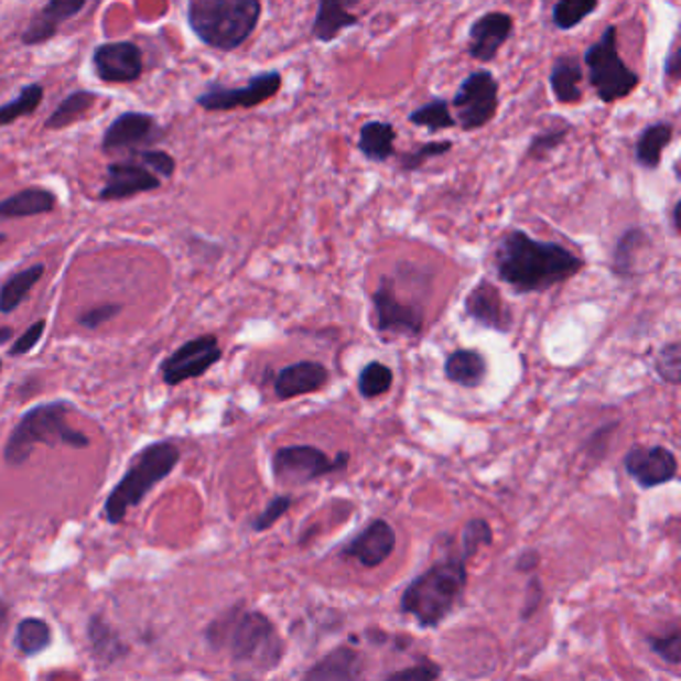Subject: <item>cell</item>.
<instances>
[{
  "label": "cell",
  "mask_w": 681,
  "mask_h": 681,
  "mask_svg": "<svg viewBox=\"0 0 681 681\" xmlns=\"http://www.w3.org/2000/svg\"><path fill=\"white\" fill-rule=\"evenodd\" d=\"M586 268L568 246L533 238L522 228L501 236L494 250L496 277L516 294H540L564 284Z\"/></svg>",
  "instance_id": "1"
},
{
  "label": "cell",
  "mask_w": 681,
  "mask_h": 681,
  "mask_svg": "<svg viewBox=\"0 0 681 681\" xmlns=\"http://www.w3.org/2000/svg\"><path fill=\"white\" fill-rule=\"evenodd\" d=\"M204 638L213 650H226L235 663L258 671L277 670L284 658V641L272 619L240 604L210 621Z\"/></svg>",
  "instance_id": "2"
},
{
  "label": "cell",
  "mask_w": 681,
  "mask_h": 681,
  "mask_svg": "<svg viewBox=\"0 0 681 681\" xmlns=\"http://www.w3.org/2000/svg\"><path fill=\"white\" fill-rule=\"evenodd\" d=\"M468 586L466 560L450 558L414 577L400 597V609L422 628H437L456 609Z\"/></svg>",
  "instance_id": "3"
},
{
  "label": "cell",
  "mask_w": 681,
  "mask_h": 681,
  "mask_svg": "<svg viewBox=\"0 0 681 681\" xmlns=\"http://www.w3.org/2000/svg\"><path fill=\"white\" fill-rule=\"evenodd\" d=\"M75 412V406L68 400H54L44 404L32 406L21 415L17 426L12 428L11 436L4 444V462L11 468H21L36 446H66L85 450L90 446V437L85 432L68 426L66 418Z\"/></svg>",
  "instance_id": "4"
},
{
  "label": "cell",
  "mask_w": 681,
  "mask_h": 681,
  "mask_svg": "<svg viewBox=\"0 0 681 681\" xmlns=\"http://www.w3.org/2000/svg\"><path fill=\"white\" fill-rule=\"evenodd\" d=\"M262 9L258 0H191L186 21L204 46L235 53L255 34Z\"/></svg>",
  "instance_id": "5"
},
{
  "label": "cell",
  "mask_w": 681,
  "mask_h": 681,
  "mask_svg": "<svg viewBox=\"0 0 681 681\" xmlns=\"http://www.w3.org/2000/svg\"><path fill=\"white\" fill-rule=\"evenodd\" d=\"M179 462L181 447L169 440H159L139 450L130 460L125 476L118 479L105 500L102 511L107 522L112 526L125 522L128 510L139 508L150 491L171 476Z\"/></svg>",
  "instance_id": "6"
},
{
  "label": "cell",
  "mask_w": 681,
  "mask_h": 681,
  "mask_svg": "<svg viewBox=\"0 0 681 681\" xmlns=\"http://www.w3.org/2000/svg\"><path fill=\"white\" fill-rule=\"evenodd\" d=\"M587 83L594 88L597 100L614 105L626 100L638 90L639 75L629 68L619 53L618 26L609 24L596 43L590 44L584 53Z\"/></svg>",
  "instance_id": "7"
},
{
  "label": "cell",
  "mask_w": 681,
  "mask_h": 681,
  "mask_svg": "<svg viewBox=\"0 0 681 681\" xmlns=\"http://www.w3.org/2000/svg\"><path fill=\"white\" fill-rule=\"evenodd\" d=\"M350 454L338 452L331 458L324 450L310 444L278 447L272 456V474L282 486H306L320 478H326L336 472L348 468Z\"/></svg>",
  "instance_id": "8"
},
{
  "label": "cell",
  "mask_w": 681,
  "mask_h": 681,
  "mask_svg": "<svg viewBox=\"0 0 681 681\" xmlns=\"http://www.w3.org/2000/svg\"><path fill=\"white\" fill-rule=\"evenodd\" d=\"M456 127L464 132H474L488 127L500 108V85L488 68L472 71L460 83L456 95L450 102Z\"/></svg>",
  "instance_id": "9"
},
{
  "label": "cell",
  "mask_w": 681,
  "mask_h": 681,
  "mask_svg": "<svg viewBox=\"0 0 681 681\" xmlns=\"http://www.w3.org/2000/svg\"><path fill=\"white\" fill-rule=\"evenodd\" d=\"M426 314L424 306L406 302L396 292L394 280L380 278L372 292V326L382 336H404L418 338L424 332Z\"/></svg>",
  "instance_id": "10"
},
{
  "label": "cell",
  "mask_w": 681,
  "mask_h": 681,
  "mask_svg": "<svg viewBox=\"0 0 681 681\" xmlns=\"http://www.w3.org/2000/svg\"><path fill=\"white\" fill-rule=\"evenodd\" d=\"M282 80L284 78L280 71H264L250 76L245 86L210 83L201 95L196 96V105L206 112H230L238 108L250 110L272 100L280 93Z\"/></svg>",
  "instance_id": "11"
},
{
  "label": "cell",
  "mask_w": 681,
  "mask_h": 681,
  "mask_svg": "<svg viewBox=\"0 0 681 681\" xmlns=\"http://www.w3.org/2000/svg\"><path fill=\"white\" fill-rule=\"evenodd\" d=\"M223 360V348L214 334L184 342L171 356L160 363V376L166 386H181L188 380L203 378Z\"/></svg>",
  "instance_id": "12"
},
{
  "label": "cell",
  "mask_w": 681,
  "mask_h": 681,
  "mask_svg": "<svg viewBox=\"0 0 681 681\" xmlns=\"http://www.w3.org/2000/svg\"><path fill=\"white\" fill-rule=\"evenodd\" d=\"M162 137L164 130L156 117H152L149 112L127 110L108 125L102 134L100 149L105 154H120V152L132 154L139 150H149L152 144L160 142Z\"/></svg>",
  "instance_id": "13"
},
{
  "label": "cell",
  "mask_w": 681,
  "mask_h": 681,
  "mask_svg": "<svg viewBox=\"0 0 681 681\" xmlns=\"http://www.w3.org/2000/svg\"><path fill=\"white\" fill-rule=\"evenodd\" d=\"M464 314L479 328L496 332L501 336H508L516 324L514 310L501 296L500 288L488 278H482L469 288L464 299Z\"/></svg>",
  "instance_id": "14"
},
{
  "label": "cell",
  "mask_w": 681,
  "mask_h": 681,
  "mask_svg": "<svg viewBox=\"0 0 681 681\" xmlns=\"http://www.w3.org/2000/svg\"><path fill=\"white\" fill-rule=\"evenodd\" d=\"M93 68L105 85H130L144 73V54L130 41L98 44L93 53Z\"/></svg>",
  "instance_id": "15"
},
{
  "label": "cell",
  "mask_w": 681,
  "mask_h": 681,
  "mask_svg": "<svg viewBox=\"0 0 681 681\" xmlns=\"http://www.w3.org/2000/svg\"><path fill=\"white\" fill-rule=\"evenodd\" d=\"M162 186L156 174L140 164L139 160L127 156V159L115 160L107 166V179L102 188L98 191L100 203H118L134 198L144 192L159 191Z\"/></svg>",
  "instance_id": "16"
},
{
  "label": "cell",
  "mask_w": 681,
  "mask_h": 681,
  "mask_svg": "<svg viewBox=\"0 0 681 681\" xmlns=\"http://www.w3.org/2000/svg\"><path fill=\"white\" fill-rule=\"evenodd\" d=\"M624 468L641 490L670 484L678 476V458L666 446H636L624 456Z\"/></svg>",
  "instance_id": "17"
},
{
  "label": "cell",
  "mask_w": 681,
  "mask_h": 681,
  "mask_svg": "<svg viewBox=\"0 0 681 681\" xmlns=\"http://www.w3.org/2000/svg\"><path fill=\"white\" fill-rule=\"evenodd\" d=\"M514 34L510 12L488 11L469 24L468 54L476 63L491 64Z\"/></svg>",
  "instance_id": "18"
},
{
  "label": "cell",
  "mask_w": 681,
  "mask_h": 681,
  "mask_svg": "<svg viewBox=\"0 0 681 681\" xmlns=\"http://www.w3.org/2000/svg\"><path fill=\"white\" fill-rule=\"evenodd\" d=\"M396 550V532L390 523L376 518L342 548V558L356 560L364 568L382 565Z\"/></svg>",
  "instance_id": "19"
},
{
  "label": "cell",
  "mask_w": 681,
  "mask_h": 681,
  "mask_svg": "<svg viewBox=\"0 0 681 681\" xmlns=\"http://www.w3.org/2000/svg\"><path fill=\"white\" fill-rule=\"evenodd\" d=\"M331 382V370L318 360H300L288 364L274 376V394L278 400H294L300 396L314 394Z\"/></svg>",
  "instance_id": "20"
},
{
  "label": "cell",
  "mask_w": 681,
  "mask_h": 681,
  "mask_svg": "<svg viewBox=\"0 0 681 681\" xmlns=\"http://www.w3.org/2000/svg\"><path fill=\"white\" fill-rule=\"evenodd\" d=\"M85 7V0H51V2H46L41 11L32 14L29 26L22 32L21 43L24 46H39V44L53 41L64 22L71 21Z\"/></svg>",
  "instance_id": "21"
},
{
  "label": "cell",
  "mask_w": 681,
  "mask_h": 681,
  "mask_svg": "<svg viewBox=\"0 0 681 681\" xmlns=\"http://www.w3.org/2000/svg\"><path fill=\"white\" fill-rule=\"evenodd\" d=\"M86 641L100 670L112 668L130 656V646L100 614H93L86 621Z\"/></svg>",
  "instance_id": "22"
},
{
  "label": "cell",
  "mask_w": 681,
  "mask_h": 681,
  "mask_svg": "<svg viewBox=\"0 0 681 681\" xmlns=\"http://www.w3.org/2000/svg\"><path fill=\"white\" fill-rule=\"evenodd\" d=\"M352 4L338 0H320L310 34L314 41L331 44L340 39L342 32L360 26V17L350 11Z\"/></svg>",
  "instance_id": "23"
},
{
  "label": "cell",
  "mask_w": 681,
  "mask_h": 681,
  "mask_svg": "<svg viewBox=\"0 0 681 681\" xmlns=\"http://www.w3.org/2000/svg\"><path fill=\"white\" fill-rule=\"evenodd\" d=\"M488 360L476 348H456L444 360V378L460 388L476 390L488 378Z\"/></svg>",
  "instance_id": "24"
},
{
  "label": "cell",
  "mask_w": 681,
  "mask_h": 681,
  "mask_svg": "<svg viewBox=\"0 0 681 681\" xmlns=\"http://www.w3.org/2000/svg\"><path fill=\"white\" fill-rule=\"evenodd\" d=\"M363 673V656L350 646H338L316 661L304 681H358Z\"/></svg>",
  "instance_id": "25"
},
{
  "label": "cell",
  "mask_w": 681,
  "mask_h": 681,
  "mask_svg": "<svg viewBox=\"0 0 681 681\" xmlns=\"http://www.w3.org/2000/svg\"><path fill=\"white\" fill-rule=\"evenodd\" d=\"M650 238L644 228L629 226L621 235L616 238L609 255V270L612 277L618 278L621 282H631L638 277L639 252L648 246Z\"/></svg>",
  "instance_id": "26"
},
{
  "label": "cell",
  "mask_w": 681,
  "mask_h": 681,
  "mask_svg": "<svg viewBox=\"0 0 681 681\" xmlns=\"http://www.w3.org/2000/svg\"><path fill=\"white\" fill-rule=\"evenodd\" d=\"M550 88L560 105H575L584 98V64L574 53L560 54L550 68Z\"/></svg>",
  "instance_id": "27"
},
{
  "label": "cell",
  "mask_w": 681,
  "mask_h": 681,
  "mask_svg": "<svg viewBox=\"0 0 681 681\" xmlns=\"http://www.w3.org/2000/svg\"><path fill=\"white\" fill-rule=\"evenodd\" d=\"M58 196L51 188L31 186L0 201V220H19L54 213Z\"/></svg>",
  "instance_id": "28"
},
{
  "label": "cell",
  "mask_w": 681,
  "mask_h": 681,
  "mask_svg": "<svg viewBox=\"0 0 681 681\" xmlns=\"http://www.w3.org/2000/svg\"><path fill=\"white\" fill-rule=\"evenodd\" d=\"M675 137V127L670 120H656L639 132L634 160L641 171H658L661 166L663 150L668 149Z\"/></svg>",
  "instance_id": "29"
},
{
  "label": "cell",
  "mask_w": 681,
  "mask_h": 681,
  "mask_svg": "<svg viewBox=\"0 0 681 681\" xmlns=\"http://www.w3.org/2000/svg\"><path fill=\"white\" fill-rule=\"evenodd\" d=\"M396 139L398 132L392 122L386 120H368L358 132V150L364 159L383 164L396 156Z\"/></svg>",
  "instance_id": "30"
},
{
  "label": "cell",
  "mask_w": 681,
  "mask_h": 681,
  "mask_svg": "<svg viewBox=\"0 0 681 681\" xmlns=\"http://www.w3.org/2000/svg\"><path fill=\"white\" fill-rule=\"evenodd\" d=\"M44 272H46L44 264H32L12 274L0 287V314H12L14 310H19L22 302L31 296L32 288L43 280Z\"/></svg>",
  "instance_id": "31"
},
{
  "label": "cell",
  "mask_w": 681,
  "mask_h": 681,
  "mask_svg": "<svg viewBox=\"0 0 681 681\" xmlns=\"http://www.w3.org/2000/svg\"><path fill=\"white\" fill-rule=\"evenodd\" d=\"M96 100H98V95L93 90L71 93L58 107L54 108L53 115L44 120V128L46 130H63V128L73 127L93 110Z\"/></svg>",
  "instance_id": "32"
},
{
  "label": "cell",
  "mask_w": 681,
  "mask_h": 681,
  "mask_svg": "<svg viewBox=\"0 0 681 681\" xmlns=\"http://www.w3.org/2000/svg\"><path fill=\"white\" fill-rule=\"evenodd\" d=\"M53 641V629L41 618H24L19 621L14 631V648L21 651L24 658L41 656L48 650Z\"/></svg>",
  "instance_id": "33"
},
{
  "label": "cell",
  "mask_w": 681,
  "mask_h": 681,
  "mask_svg": "<svg viewBox=\"0 0 681 681\" xmlns=\"http://www.w3.org/2000/svg\"><path fill=\"white\" fill-rule=\"evenodd\" d=\"M408 122L418 128H426L428 134H437V132H444L450 128H456V120L452 115L450 102L442 96H434L432 100L415 107L408 115Z\"/></svg>",
  "instance_id": "34"
},
{
  "label": "cell",
  "mask_w": 681,
  "mask_h": 681,
  "mask_svg": "<svg viewBox=\"0 0 681 681\" xmlns=\"http://www.w3.org/2000/svg\"><path fill=\"white\" fill-rule=\"evenodd\" d=\"M43 85L22 86L21 93L14 96L9 102L0 105V128L11 127L19 118L31 117L36 108L43 105Z\"/></svg>",
  "instance_id": "35"
},
{
  "label": "cell",
  "mask_w": 681,
  "mask_h": 681,
  "mask_svg": "<svg viewBox=\"0 0 681 681\" xmlns=\"http://www.w3.org/2000/svg\"><path fill=\"white\" fill-rule=\"evenodd\" d=\"M394 386V370L388 364L372 360L358 374V392L364 400H376L388 394Z\"/></svg>",
  "instance_id": "36"
},
{
  "label": "cell",
  "mask_w": 681,
  "mask_h": 681,
  "mask_svg": "<svg viewBox=\"0 0 681 681\" xmlns=\"http://www.w3.org/2000/svg\"><path fill=\"white\" fill-rule=\"evenodd\" d=\"M597 9H599L597 0H560L552 7V24L558 31H574Z\"/></svg>",
  "instance_id": "37"
},
{
  "label": "cell",
  "mask_w": 681,
  "mask_h": 681,
  "mask_svg": "<svg viewBox=\"0 0 681 681\" xmlns=\"http://www.w3.org/2000/svg\"><path fill=\"white\" fill-rule=\"evenodd\" d=\"M570 130H572V125L562 122L560 127H548L545 130L536 132L532 139H530V142H528V149H526L523 159L542 162V160L548 159V156H552L555 150L564 144L568 134H570Z\"/></svg>",
  "instance_id": "38"
},
{
  "label": "cell",
  "mask_w": 681,
  "mask_h": 681,
  "mask_svg": "<svg viewBox=\"0 0 681 681\" xmlns=\"http://www.w3.org/2000/svg\"><path fill=\"white\" fill-rule=\"evenodd\" d=\"M454 149L452 140H428L420 147H415L412 152H404L398 156V166L402 172H418L424 169L432 159L446 156L450 150Z\"/></svg>",
  "instance_id": "39"
},
{
  "label": "cell",
  "mask_w": 681,
  "mask_h": 681,
  "mask_svg": "<svg viewBox=\"0 0 681 681\" xmlns=\"http://www.w3.org/2000/svg\"><path fill=\"white\" fill-rule=\"evenodd\" d=\"M653 372L661 382L670 386L681 383V346L680 340L666 342L653 356Z\"/></svg>",
  "instance_id": "40"
},
{
  "label": "cell",
  "mask_w": 681,
  "mask_h": 681,
  "mask_svg": "<svg viewBox=\"0 0 681 681\" xmlns=\"http://www.w3.org/2000/svg\"><path fill=\"white\" fill-rule=\"evenodd\" d=\"M494 536H491V526L484 518H474L466 523L464 532H462V558L468 562L472 555L478 554L479 548L490 545Z\"/></svg>",
  "instance_id": "41"
},
{
  "label": "cell",
  "mask_w": 681,
  "mask_h": 681,
  "mask_svg": "<svg viewBox=\"0 0 681 681\" xmlns=\"http://www.w3.org/2000/svg\"><path fill=\"white\" fill-rule=\"evenodd\" d=\"M134 160H139L140 164H144L152 174L162 176V179H172L174 172H176V160L172 154H169L166 150H139V152H132L128 154Z\"/></svg>",
  "instance_id": "42"
},
{
  "label": "cell",
  "mask_w": 681,
  "mask_h": 681,
  "mask_svg": "<svg viewBox=\"0 0 681 681\" xmlns=\"http://www.w3.org/2000/svg\"><path fill=\"white\" fill-rule=\"evenodd\" d=\"M292 501H294V498L288 496V494L272 498V500L268 501L267 508L260 511L252 520V530L255 532H267V530H270L278 520H282L287 516L288 510L292 508Z\"/></svg>",
  "instance_id": "43"
},
{
  "label": "cell",
  "mask_w": 681,
  "mask_h": 681,
  "mask_svg": "<svg viewBox=\"0 0 681 681\" xmlns=\"http://www.w3.org/2000/svg\"><path fill=\"white\" fill-rule=\"evenodd\" d=\"M650 650L660 658V660L670 663V666H680L681 663V634L680 629L675 628L668 636H650L648 638Z\"/></svg>",
  "instance_id": "44"
},
{
  "label": "cell",
  "mask_w": 681,
  "mask_h": 681,
  "mask_svg": "<svg viewBox=\"0 0 681 681\" xmlns=\"http://www.w3.org/2000/svg\"><path fill=\"white\" fill-rule=\"evenodd\" d=\"M120 312H122V304H98L95 309L86 310L85 314H80L78 324L86 331H98L110 320L117 318Z\"/></svg>",
  "instance_id": "45"
},
{
  "label": "cell",
  "mask_w": 681,
  "mask_h": 681,
  "mask_svg": "<svg viewBox=\"0 0 681 681\" xmlns=\"http://www.w3.org/2000/svg\"><path fill=\"white\" fill-rule=\"evenodd\" d=\"M440 673H442V670H440L437 663L432 660H424L420 661L418 666H412V668L396 671L383 681H437Z\"/></svg>",
  "instance_id": "46"
},
{
  "label": "cell",
  "mask_w": 681,
  "mask_h": 681,
  "mask_svg": "<svg viewBox=\"0 0 681 681\" xmlns=\"http://www.w3.org/2000/svg\"><path fill=\"white\" fill-rule=\"evenodd\" d=\"M44 332H46V320H36L26 331L22 332L17 340L12 342L9 356L17 358V356L29 354L39 342L43 340Z\"/></svg>",
  "instance_id": "47"
},
{
  "label": "cell",
  "mask_w": 681,
  "mask_h": 681,
  "mask_svg": "<svg viewBox=\"0 0 681 681\" xmlns=\"http://www.w3.org/2000/svg\"><path fill=\"white\" fill-rule=\"evenodd\" d=\"M542 584H540V580L533 575L532 580H530V584L526 587V599H523L522 612H520L522 619L532 618L533 614L538 612L540 604H542Z\"/></svg>",
  "instance_id": "48"
},
{
  "label": "cell",
  "mask_w": 681,
  "mask_h": 681,
  "mask_svg": "<svg viewBox=\"0 0 681 681\" xmlns=\"http://www.w3.org/2000/svg\"><path fill=\"white\" fill-rule=\"evenodd\" d=\"M663 75L670 80V83H678L681 76V48L678 39H673L671 43L670 53L666 58V66H663Z\"/></svg>",
  "instance_id": "49"
},
{
  "label": "cell",
  "mask_w": 681,
  "mask_h": 681,
  "mask_svg": "<svg viewBox=\"0 0 681 681\" xmlns=\"http://www.w3.org/2000/svg\"><path fill=\"white\" fill-rule=\"evenodd\" d=\"M618 428V422H609L607 426L597 428L596 432L587 440V450H596L597 454H602V446L606 447L609 437L614 434V430Z\"/></svg>",
  "instance_id": "50"
},
{
  "label": "cell",
  "mask_w": 681,
  "mask_h": 681,
  "mask_svg": "<svg viewBox=\"0 0 681 681\" xmlns=\"http://www.w3.org/2000/svg\"><path fill=\"white\" fill-rule=\"evenodd\" d=\"M538 564H540V554L530 550V552H523V554L520 555V560H518L516 568H518L520 572H528V570H536Z\"/></svg>",
  "instance_id": "51"
},
{
  "label": "cell",
  "mask_w": 681,
  "mask_h": 681,
  "mask_svg": "<svg viewBox=\"0 0 681 681\" xmlns=\"http://www.w3.org/2000/svg\"><path fill=\"white\" fill-rule=\"evenodd\" d=\"M680 213H681V203L680 201H675V203H673V206H671V213H670V218H671V228H673V233H675V235H680Z\"/></svg>",
  "instance_id": "52"
},
{
  "label": "cell",
  "mask_w": 681,
  "mask_h": 681,
  "mask_svg": "<svg viewBox=\"0 0 681 681\" xmlns=\"http://www.w3.org/2000/svg\"><path fill=\"white\" fill-rule=\"evenodd\" d=\"M9 616H11V607L4 599H0V634H4V628L9 624Z\"/></svg>",
  "instance_id": "53"
},
{
  "label": "cell",
  "mask_w": 681,
  "mask_h": 681,
  "mask_svg": "<svg viewBox=\"0 0 681 681\" xmlns=\"http://www.w3.org/2000/svg\"><path fill=\"white\" fill-rule=\"evenodd\" d=\"M12 338H14V331L9 328V326H0V346L7 344V342H11Z\"/></svg>",
  "instance_id": "54"
},
{
  "label": "cell",
  "mask_w": 681,
  "mask_h": 681,
  "mask_svg": "<svg viewBox=\"0 0 681 681\" xmlns=\"http://www.w3.org/2000/svg\"><path fill=\"white\" fill-rule=\"evenodd\" d=\"M4 240H7V235H4V233H0V245H2Z\"/></svg>",
  "instance_id": "55"
},
{
  "label": "cell",
  "mask_w": 681,
  "mask_h": 681,
  "mask_svg": "<svg viewBox=\"0 0 681 681\" xmlns=\"http://www.w3.org/2000/svg\"><path fill=\"white\" fill-rule=\"evenodd\" d=\"M0 370H2V360H0Z\"/></svg>",
  "instance_id": "56"
}]
</instances>
